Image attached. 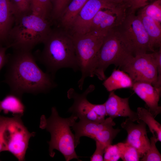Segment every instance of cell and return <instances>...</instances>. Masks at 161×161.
<instances>
[{
    "instance_id": "1",
    "label": "cell",
    "mask_w": 161,
    "mask_h": 161,
    "mask_svg": "<svg viewBox=\"0 0 161 161\" xmlns=\"http://www.w3.org/2000/svg\"><path fill=\"white\" fill-rule=\"evenodd\" d=\"M36 61L31 51L13 49L7 55L3 82L8 85L10 93L22 97L24 93H47L57 86L54 76L42 71Z\"/></svg>"
},
{
    "instance_id": "2",
    "label": "cell",
    "mask_w": 161,
    "mask_h": 161,
    "mask_svg": "<svg viewBox=\"0 0 161 161\" xmlns=\"http://www.w3.org/2000/svg\"><path fill=\"white\" fill-rule=\"evenodd\" d=\"M43 43L42 51L38 52L35 57L45 66L47 72L54 76L62 68L79 70L72 35L66 31L52 29Z\"/></svg>"
},
{
    "instance_id": "3",
    "label": "cell",
    "mask_w": 161,
    "mask_h": 161,
    "mask_svg": "<svg viewBox=\"0 0 161 161\" xmlns=\"http://www.w3.org/2000/svg\"><path fill=\"white\" fill-rule=\"evenodd\" d=\"M78 119L73 114L67 118L61 117L55 107L52 108L51 114L49 118L44 115L41 116L40 128L46 129L51 134L50 140L48 142L51 157L54 156V150L56 149L63 154L66 161L74 159L79 160L75 151V135L70 129Z\"/></svg>"
},
{
    "instance_id": "4",
    "label": "cell",
    "mask_w": 161,
    "mask_h": 161,
    "mask_svg": "<svg viewBox=\"0 0 161 161\" xmlns=\"http://www.w3.org/2000/svg\"><path fill=\"white\" fill-rule=\"evenodd\" d=\"M52 29L49 20L32 13L23 16L15 21L7 47L32 51L37 44L44 43Z\"/></svg>"
},
{
    "instance_id": "5",
    "label": "cell",
    "mask_w": 161,
    "mask_h": 161,
    "mask_svg": "<svg viewBox=\"0 0 161 161\" xmlns=\"http://www.w3.org/2000/svg\"><path fill=\"white\" fill-rule=\"evenodd\" d=\"M72 35L78 65L81 73L78 82V86L82 90L85 78L94 76L97 56L106 35L89 31L83 34Z\"/></svg>"
},
{
    "instance_id": "6",
    "label": "cell",
    "mask_w": 161,
    "mask_h": 161,
    "mask_svg": "<svg viewBox=\"0 0 161 161\" xmlns=\"http://www.w3.org/2000/svg\"><path fill=\"white\" fill-rule=\"evenodd\" d=\"M132 56L133 55L122 40L116 28L113 29L105 36L98 52L94 76L100 80H104L106 79L105 71L110 65L114 64L120 67Z\"/></svg>"
},
{
    "instance_id": "7",
    "label": "cell",
    "mask_w": 161,
    "mask_h": 161,
    "mask_svg": "<svg viewBox=\"0 0 161 161\" xmlns=\"http://www.w3.org/2000/svg\"><path fill=\"white\" fill-rule=\"evenodd\" d=\"M115 28L133 56L150 51L148 37L137 15L127 13L121 23Z\"/></svg>"
},
{
    "instance_id": "8",
    "label": "cell",
    "mask_w": 161,
    "mask_h": 161,
    "mask_svg": "<svg viewBox=\"0 0 161 161\" xmlns=\"http://www.w3.org/2000/svg\"><path fill=\"white\" fill-rule=\"evenodd\" d=\"M113 119L109 117L100 122L80 120L72 126L75 134V147L80 143V137L86 136L99 142L106 147L112 144L120 130L114 129Z\"/></svg>"
},
{
    "instance_id": "9",
    "label": "cell",
    "mask_w": 161,
    "mask_h": 161,
    "mask_svg": "<svg viewBox=\"0 0 161 161\" xmlns=\"http://www.w3.org/2000/svg\"><path fill=\"white\" fill-rule=\"evenodd\" d=\"M21 116L9 117L4 132L3 140L6 151L11 153L19 161L25 160L30 138L35 135L24 126Z\"/></svg>"
},
{
    "instance_id": "10",
    "label": "cell",
    "mask_w": 161,
    "mask_h": 161,
    "mask_svg": "<svg viewBox=\"0 0 161 161\" xmlns=\"http://www.w3.org/2000/svg\"><path fill=\"white\" fill-rule=\"evenodd\" d=\"M120 68L127 73L133 83L147 82L157 87V72L154 52L132 56Z\"/></svg>"
},
{
    "instance_id": "11",
    "label": "cell",
    "mask_w": 161,
    "mask_h": 161,
    "mask_svg": "<svg viewBox=\"0 0 161 161\" xmlns=\"http://www.w3.org/2000/svg\"><path fill=\"white\" fill-rule=\"evenodd\" d=\"M95 86L90 85L82 93L76 92L72 88L67 92V96L69 99L73 100L72 105L68 112L76 116L80 120L100 122L105 120L107 115L104 103L95 104L90 103L87 99L88 95L93 92Z\"/></svg>"
},
{
    "instance_id": "12",
    "label": "cell",
    "mask_w": 161,
    "mask_h": 161,
    "mask_svg": "<svg viewBox=\"0 0 161 161\" xmlns=\"http://www.w3.org/2000/svg\"><path fill=\"white\" fill-rule=\"evenodd\" d=\"M128 8V4L121 0H88L77 15L70 30L72 34L86 33L89 31L92 20L101 9Z\"/></svg>"
},
{
    "instance_id": "13",
    "label": "cell",
    "mask_w": 161,
    "mask_h": 161,
    "mask_svg": "<svg viewBox=\"0 0 161 161\" xmlns=\"http://www.w3.org/2000/svg\"><path fill=\"white\" fill-rule=\"evenodd\" d=\"M127 10L126 8L101 9L92 20L89 31H94L106 35L121 23L126 15Z\"/></svg>"
},
{
    "instance_id": "14",
    "label": "cell",
    "mask_w": 161,
    "mask_h": 161,
    "mask_svg": "<svg viewBox=\"0 0 161 161\" xmlns=\"http://www.w3.org/2000/svg\"><path fill=\"white\" fill-rule=\"evenodd\" d=\"M137 122V124L135 123L128 118L121 125L127 133L126 142L136 148L142 157L149 148L150 140L147 135L146 124L140 120Z\"/></svg>"
},
{
    "instance_id": "15",
    "label": "cell",
    "mask_w": 161,
    "mask_h": 161,
    "mask_svg": "<svg viewBox=\"0 0 161 161\" xmlns=\"http://www.w3.org/2000/svg\"><path fill=\"white\" fill-rule=\"evenodd\" d=\"M132 90L143 100L148 108V111L155 117L161 112V107L158 105L161 88H157L151 84L144 82L133 83Z\"/></svg>"
},
{
    "instance_id": "16",
    "label": "cell",
    "mask_w": 161,
    "mask_h": 161,
    "mask_svg": "<svg viewBox=\"0 0 161 161\" xmlns=\"http://www.w3.org/2000/svg\"><path fill=\"white\" fill-rule=\"evenodd\" d=\"M129 101V97L122 98L116 95L114 91L110 92L107 100L104 103L107 115L113 119L119 117H128L133 122L137 121V113L130 109Z\"/></svg>"
},
{
    "instance_id": "17",
    "label": "cell",
    "mask_w": 161,
    "mask_h": 161,
    "mask_svg": "<svg viewBox=\"0 0 161 161\" xmlns=\"http://www.w3.org/2000/svg\"><path fill=\"white\" fill-rule=\"evenodd\" d=\"M15 21L10 0H0V47H7L9 34Z\"/></svg>"
},
{
    "instance_id": "18",
    "label": "cell",
    "mask_w": 161,
    "mask_h": 161,
    "mask_svg": "<svg viewBox=\"0 0 161 161\" xmlns=\"http://www.w3.org/2000/svg\"><path fill=\"white\" fill-rule=\"evenodd\" d=\"M140 17L148 37L150 51L161 47V24L151 18L138 13Z\"/></svg>"
},
{
    "instance_id": "19",
    "label": "cell",
    "mask_w": 161,
    "mask_h": 161,
    "mask_svg": "<svg viewBox=\"0 0 161 161\" xmlns=\"http://www.w3.org/2000/svg\"><path fill=\"white\" fill-rule=\"evenodd\" d=\"M133 83L127 73L115 69L110 76L104 80L103 84L106 90L110 92L119 89L131 88Z\"/></svg>"
},
{
    "instance_id": "20",
    "label": "cell",
    "mask_w": 161,
    "mask_h": 161,
    "mask_svg": "<svg viewBox=\"0 0 161 161\" xmlns=\"http://www.w3.org/2000/svg\"><path fill=\"white\" fill-rule=\"evenodd\" d=\"M88 0H71L58 20L66 30L70 29L83 7Z\"/></svg>"
},
{
    "instance_id": "21",
    "label": "cell",
    "mask_w": 161,
    "mask_h": 161,
    "mask_svg": "<svg viewBox=\"0 0 161 161\" xmlns=\"http://www.w3.org/2000/svg\"><path fill=\"white\" fill-rule=\"evenodd\" d=\"M25 109L21 97L10 92L0 101V112L3 111L5 114L11 112L14 116H22Z\"/></svg>"
},
{
    "instance_id": "22",
    "label": "cell",
    "mask_w": 161,
    "mask_h": 161,
    "mask_svg": "<svg viewBox=\"0 0 161 161\" xmlns=\"http://www.w3.org/2000/svg\"><path fill=\"white\" fill-rule=\"evenodd\" d=\"M136 112L138 120H142L148 125L156 142H161V124L155 119V117L148 109L138 107Z\"/></svg>"
},
{
    "instance_id": "23",
    "label": "cell",
    "mask_w": 161,
    "mask_h": 161,
    "mask_svg": "<svg viewBox=\"0 0 161 161\" xmlns=\"http://www.w3.org/2000/svg\"><path fill=\"white\" fill-rule=\"evenodd\" d=\"M117 145L120 158L123 161H138L141 158V156L134 147L125 143H119Z\"/></svg>"
},
{
    "instance_id": "24",
    "label": "cell",
    "mask_w": 161,
    "mask_h": 161,
    "mask_svg": "<svg viewBox=\"0 0 161 161\" xmlns=\"http://www.w3.org/2000/svg\"><path fill=\"white\" fill-rule=\"evenodd\" d=\"M10 1L15 21L32 13L30 0H10Z\"/></svg>"
},
{
    "instance_id": "25",
    "label": "cell",
    "mask_w": 161,
    "mask_h": 161,
    "mask_svg": "<svg viewBox=\"0 0 161 161\" xmlns=\"http://www.w3.org/2000/svg\"><path fill=\"white\" fill-rule=\"evenodd\" d=\"M161 23V0H156L142 7L139 12Z\"/></svg>"
},
{
    "instance_id": "26",
    "label": "cell",
    "mask_w": 161,
    "mask_h": 161,
    "mask_svg": "<svg viewBox=\"0 0 161 161\" xmlns=\"http://www.w3.org/2000/svg\"><path fill=\"white\" fill-rule=\"evenodd\" d=\"M150 140L149 149L140 160L142 161H161V155L156 147L157 142L154 137H151Z\"/></svg>"
},
{
    "instance_id": "27",
    "label": "cell",
    "mask_w": 161,
    "mask_h": 161,
    "mask_svg": "<svg viewBox=\"0 0 161 161\" xmlns=\"http://www.w3.org/2000/svg\"><path fill=\"white\" fill-rule=\"evenodd\" d=\"M71 0H52L50 18L58 20Z\"/></svg>"
},
{
    "instance_id": "28",
    "label": "cell",
    "mask_w": 161,
    "mask_h": 161,
    "mask_svg": "<svg viewBox=\"0 0 161 161\" xmlns=\"http://www.w3.org/2000/svg\"><path fill=\"white\" fill-rule=\"evenodd\" d=\"M38 9L36 15L49 20L52 9V0H37Z\"/></svg>"
},
{
    "instance_id": "29",
    "label": "cell",
    "mask_w": 161,
    "mask_h": 161,
    "mask_svg": "<svg viewBox=\"0 0 161 161\" xmlns=\"http://www.w3.org/2000/svg\"><path fill=\"white\" fill-rule=\"evenodd\" d=\"M120 158L119 151L117 144H111L106 147L103 155V161H117Z\"/></svg>"
},
{
    "instance_id": "30",
    "label": "cell",
    "mask_w": 161,
    "mask_h": 161,
    "mask_svg": "<svg viewBox=\"0 0 161 161\" xmlns=\"http://www.w3.org/2000/svg\"><path fill=\"white\" fill-rule=\"evenodd\" d=\"M96 149L92 156L90 157L91 161H103V155L106 147L102 144L96 141Z\"/></svg>"
},
{
    "instance_id": "31",
    "label": "cell",
    "mask_w": 161,
    "mask_h": 161,
    "mask_svg": "<svg viewBox=\"0 0 161 161\" xmlns=\"http://www.w3.org/2000/svg\"><path fill=\"white\" fill-rule=\"evenodd\" d=\"M153 0H130L129 1V7L128 13H135L136 10L142 8L149 4V1Z\"/></svg>"
},
{
    "instance_id": "32",
    "label": "cell",
    "mask_w": 161,
    "mask_h": 161,
    "mask_svg": "<svg viewBox=\"0 0 161 161\" xmlns=\"http://www.w3.org/2000/svg\"><path fill=\"white\" fill-rule=\"evenodd\" d=\"M9 117L0 116V153L6 151L3 140V134Z\"/></svg>"
},
{
    "instance_id": "33",
    "label": "cell",
    "mask_w": 161,
    "mask_h": 161,
    "mask_svg": "<svg viewBox=\"0 0 161 161\" xmlns=\"http://www.w3.org/2000/svg\"><path fill=\"white\" fill-rule=\"evenodd\" d=\"M156 58L157 78V87L161 88V47L159 50L154 52Z\"/></svg>"
},
{
    "instance_id": "34",
    "label": "cell",
    "mask_w": 161,
    "mask_h": 161,
    "mask_svg": "<svg viewBox=\"0 0 161 161\" xmlns=\"http://www.w3.org/2000/svg\"><path fill=\"white\" fill-rule=\"evenodd\" d=\"M8 48L7 47H0V71L6 63L7 55L6 52Z\"/></svg>"
},
{
    "instance_id": "35",
    "label": "cell",
    "mask_w": 161,
    "mask_h": 161,
    "mask_svg": "<svg viewBox=\"0 0 161 161\" xmlns=\"http://www.w3.org/2000/svg\"><path fill=\"white\" fill-rule=\"evenodd\" d=\"M122 0L123 1H124L126 2H127L129 4V1L130 0Z\"/></svg>"
}]
</instances>
